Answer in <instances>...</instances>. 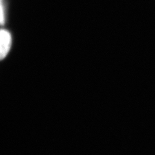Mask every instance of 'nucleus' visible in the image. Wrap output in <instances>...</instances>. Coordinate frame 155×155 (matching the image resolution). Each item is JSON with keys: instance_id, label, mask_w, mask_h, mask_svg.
<instances>
[{"instance_id": "f257e3e1", "label": "nucleus", "mask_w": 155, "mask_h": 155, "mask_svg": "<svg viewBox=\"0 0 155 155\" xmlns=\"http://www.w3.org/2000/svg\"><path fill=\"white\" fill-rule=\"evenodd\" d=\"M12 37L11 34L5 29H0V60H3L11 49Z\"/></svg>"}, {"instance_id": "f03ea898", "label": "nucleus", "mask_w": 155, "mask_h": 155, "mask_svg": "<svg viewBox=\"0 0 155 155\" xmlns=\"http://www.w3.org/2000/svg\"><path fill=\"white\" fill-rule=\"evenodd\" d=\"M4 12H3V9L2 7V2L0 0V24H3L4 23Z\"/></svg>"}]
</instances>
